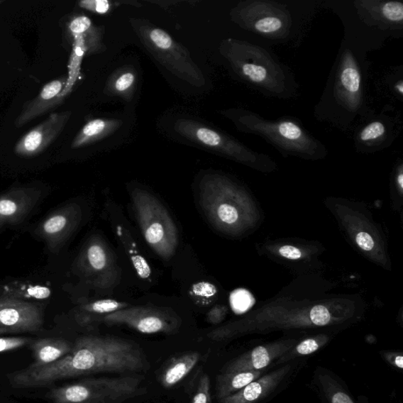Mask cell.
I'll use <instances>...</instances> for the list:
<instances>
[{"label":"cell","instance_id":"obj_1","mask_svg":"<svg viewBox=\"0 0 403 403\" xmlns=\"http://www.w3.org/2000/svg\"><path fill=\"white\" fill-rule=\"evenodd\" d=\"M145 354L138 346L116 337L85 336L77 340L68 355L57 362L9 374L17 390L50 385L56 381L96 373L136 372L147 368Z\"/></svg>","mask_w":403,"mask_h":403},{"label":"cell","instance_id":"obj_2","mask_svg":"<svg viewBox=\"0 0 403 403\" xmlns=\"http://www.w3.org/2000/svg\"><path fill=\"white\" fill-rule=\"evenodd\" d=\"M366 54L343 40L325 90L314 107L316 120L347 132L357 118L372 112L366 99Z\"/></svg>","mask_w":403,"mask_h":403},{"label":"cell","instance_id":"obj_3","mask_svg":"<svg viewBox=\"0 0 403 403\" xmlns=\"http://www.w3.org/2000/svg\"><path fill=\"white\" fill-rule=\"evenodd\" d=\"M324 6L342 21L343 40L363 53L383 48L387 40L402 38L403 4L385 0H327Z\"/></svg>","mask_w":403,"mask_h":403},{"label":"cell","instance_id":"obj_4","mask_svg":"<svg viewBox=\"0 0 403 403\" xmlns=\"http://www.w3.org/2000/svg\"><path fill=\"white\" fill-rule=\"evenodd\" d=\"M219 53L239 80L263 96L279 99L297 96L296 77L270 50L246 40L227 38L221 42Z\"/></svg>","mask_w":403,"mask_h":403},{"label":"cell","instance_id":"obj_5","mask_svg":"<svg viewBox=\"0 0 403 403\" xmlns=\"http://www.w3.org/2000/svg\"><path fill=\"white\" fill-rule=\"evenodd\" d=\"M221 114L240 132L260 136L283 156L319 160L328 155L326 146L308 132L297 118L266 119L243 108H230L222 111Z\"/></svg>","mask_w":403,"mask_h":403},{"label":"cell","instance_id":"obj_6","mask_svg":"<svg viewBox=\"0 0 403 403\" xmlns=\"http://www.w3.org/2000/svg\"><path fill=\"white\" fill-rule=\"evenodd\" d=\"M199 197L206 219L219 232L236 236L253 224V203L228 177L218 172L205 175L199 184Z\"/></svg>","mask_w":403,"mask_h":403},{"label":"cell","instance_id":"obj_7","mask_svg":"<svg viewBox=\"0 0 403 403\" xmlns=\"http://www.w3.org/2000/svg\"><path fill=\"white\" fill-rule=\"evenodd\" d=\"M275 0H244L233 7L229 16L243 30L263 39L284 44L294 38L301 27L297 6Z\"/></svg>","mask_w":403,"mask_h":403},{"label":"cell","instance_id":"obj_8","mask_svg":"<svg viewBox=\"0 0 403 403\" xmlns=\"http://www.w3.org/2000/svg\"><path fill=\"white\" fill-rule=\"evenodd\" d=\"M129 23L143 45L164 68L194 87H204L206 78L188 49L146 19L131 18Z\"/></svg>","mask_w":403,"mask_h":403},{"label":"cell","instance_id":"obj_9","mask_svg":"<svg viewBox=\"0 0 403 403\" xmlns=\"http://www.w3.org/2000/svg\"><path fill=\"white\" fill-rule=\"evenodd\" d=\"M141 375L89 378L54 388L45 398L53 403H123L145 394Z\"/></svg>","mask_w":403,"mask_h":403},{"label":"cell","instance_id":"obj_10","mask_svg":"<svg viewBox=\"0 0 403 403\" xmlns=\"http://www.w3.org/2000/svg\"><path fill=\"white\" fill-rule=\"evenodd\" d=\"M175 131L182 138L228 160L263 172L276 170L277 165L266 155L256 153L243 143L200 122L181 118L175 124Z\"/></svg>","mask_w":403,"mask_h":403},{"label":"cell","instance_id":"obj_11","mask_svg":"<svg viewBox=\"0 0 403 403\" xmlns=\"http://www.w3.org/2000/svg\"><path fill=\"white\" fill-rule=\"evenodd\" d=\"M131 198L143 238L158 256L168 260L179 243L175 222L161 202L146 190L134 188Z\"/></svg>","mask_w":403,"mask_h":403},{"label":"cell","instance_id":"obj_12","mask_svg":"<svg viewBox=\"0 0 403 403\" xmlns=\"http://www.w3.org/2000/svg\"><path fill=\"white\" fill-rule=\"evenodd\" d=\"M80 275L99 290L113 289L120 282V269L112 250L99 236L84 244L76 262Z\"/></svg>","mask_w":403,"mask_h":403},{"label":"cell","instance_id":"obj_13","mask_svg":"<svg viewBox=\"0 0 403 403\" xmlns=\"http://www.w3.org/2000/svg\"><path fill=\"white\" fill-rule=\"evenodd\" d=\"M93 321H101L110 326H125L148 335L172 334L181 326V320L174 311L168 309L143 307H128L99 316Z\"/></svg>","mask_w":403,"mask_h":403},{"label":"cell","instance_id":"obj_14","mask_svg":"<svg viewBox=\"0 0 403 403\" xmlns=\"http://www.w3.org/2000/svg\"><path fill=\"white\" fill-rule=\"evenodd\" d=\"M356 128L354 145L357 153H374L392 146L402 131V121L383 112L373 111Z\"/></svg>","mask_w":403,"mask_h":403},{"label":"cell","instance_id":"obj_15","mask_svg":"<svg viewBox=\"0 0 403 403\" xmlns=\"http://www.w3.org/2000/svg\"><path fill=\"white\" fill-rule=\"evenodd\" d=\"M43 324V313L37 304L0 294V334L37 332Z\"/></svg>","mask_w":403,"mask_h":403},{"label":"cell","instance_id":"obj_16","mask_svg":"<svg viewBox=\"0 0 403 403\" xmlns=\"http://www.w3.org/2000/svg\"><path fill=\"white\" fill-rule=\"evenodd\" d=\"M82 219V211L77 204L65 206L49 216L38 228L39 236L48 249L57 253L73 234Z\"/></svg>","mask_w":403,"mask_h":403},{"label":"cell","instance_id":"obj_17","mask_svg":"<svg viewBox=\"0 0 403 403\" xmlns=\"http://www.w3.org/2000/svg\"><path fill=\"white\" fill-rule=\"evenodd\" d=\"M70 116V111L50 114L48 118L18 141L14 147V153L21 157H33L40 154L61 134Z\"/></svg>","mask_w":403,"mask_h":403},{"label":"cell","instance_id":"obj_18","mask_svg":"<svg viewBox=\"0 0 403 403\" xmlns=\"http://www.w3.org/2000/svg\"><path fill=\"white\" fill-rule=\"evenodd\" d=\"M66 33L74 54L79 57L103 53L106 49L103 42L104 27L93 24L83 14L70 19Z\"/></svg>","mask_w":403,"mask_h":403},{"label":"cell","instance_id":"obj_19","mask_svg":"<svg viewBox=\"0 0 403 403\" xmlns=\"http://www.w3.org/2000/svg\"><path fill=\"white\" fill-rule=\"evenodd\" d=\"M40 197V192L31 188L13 189L0 196V228L23 222Z\"/></svg>","mask_w":403,"mask_h":403},{"label":"cell","instance_id":"obj_20","mask_svg":"<svg viewBox=\"0 0 403 403\" xmlns=\"http://www.w3.org/2000/svg\"><path fill=\"white\" fill-rule=\"evenodd\" d=\"M294 344V341H287L257 347L228 363L223 372L263 371L289 352Z\"/></svg>","mask_w":403,"mask_h":403},{"label":"cell","instance_id":"obj_21","mask_svg":"<svg viewBox=\"0 0 403 403\" xmlns=\"http://www.w3.org/2000/svg\"><path fill=\"white\" fill-rule=\"evenodd\" d=\"M68 82V77L62 76L46 84L39 95L24 106L23 111L16 118L14 125L21 128L35 118L53 109L63 99V90Z\"/></svg>","mask_w":403,"mask_h":403},{"label":"cell","instance_id":"obj_22","mask_svg":"<svg viewBox=\"0 0 403 403\" xmlns=\"http://www.w3.org/2000/svg\"><path fill=\"white\" fill-rule=\"evenodd\" d=\"M287 365L279 370L259 377L241 390L222 399L220 403H258L276 390L291 370Z\"/></svg>","mask_w":403,"mask_h":403},{"label":"cell","instance_id":"obj_23","mask_svg":"<svg viewBox=\"0 0 403 403\" xmlns=\"http://www.w3.org/2000/svg\"><path fill=\"white\" fill-rule=\"evenodd\" d=\"M201 354L199 351H188L172 358L165 365L160 372L158 380L160 385L169 390L176 386L189 375L200 361Z\"/></svg>","mask_w":403,"mask_h":403},{"label":"cell","instance_id":"obj_24","mask_svg":"<svg viewBox=\"0 0 403 403\" xmlns=\"http://www.w3.org/2000/svg\"><path fill=\"white\" fill-rule=\"evenodd\" d=\"M122 122L114 118H96L87 122L71 143L74 149L93 145L118 131Z\"/></svg>","mask_w":403,"mask_h":403},{"label":"cell","instance_id":"obj_25","mask_svg":"<svg viewBox=\"0 0 403 403\" xmlns=\"http://www.w3.org/2000/svg\"><path fill=\"white\" fill-rule=\"evenodd\" d=\"M35 362L33 367L52 364L69 354L73 347L60 338H46L34 341L31 345Z\"/></svg>","mask_w":403,"mask_h":403},{"label":"cell","instance_id":"obj_26","mask_svg":"<svg viewBox=\"0 0 403 403\" xmlns=\"http://www.w3.org/2000/svg\"><path fill=\"white\" fill-rule=\"evenodd\" d=\"M263 371L222 372L217 377L216 395L221 401L260 377Z\"/></svg>","mask_w":403,"mask_h":403},{"label":"cell","instance_id":"obj_27","mask_svg":"<svg viewBox=\"0 0 403 403\" xmlns=\"http://www.w3.org/2000/svg\"><path fill=\"white\" fill-rule=\"evenodd\" d=\"M138 82V76L134 69L127 67L121 68L108 79L104 88L106 96H116L126 101L131 100Z\"/></svg>","mask_w":403,"mask_h":403},{"label":"cell","instance_id":"obj_28","mask_svg":"<svg viewBox=\"0 0 403 403\" xmlns=\"http://www.w3.org/2000/svg\"><path fill=\"white\" fill-rule=\"evenodd\" d=\"M118 238L125 248L126 254L133 266L136 275L142 279L149 280L153 276V270L147 259L140 253L138 244L135 242L131 232L121 225L116 227Z\"/></svg>","mask_w":403,"mask_h":403},{"label":"cell","instance_id":"obj_29","mask_svg":"<svg viewBox=\"0 0 403 403\" xmlns=\"http://www.w3.org/2000/svg\"><path fill=\"white\" fill-rule=\"evenodd\" d=\"M129 307L124 302L114 299H101L82 305L78 309L77 319L83 325H88L96 319Z\"/></svg>","mask_w":403,"mask_h":403},{"label":"cell","instance_id":"obj_30","mask_svg":"<svg viewBox=\"0 0 403 403\" xmlns=\"http://www.w3.org/2000/svg\"><path fill=\"white\" fill-rule=\"evenodd\" d=\"M319 380L321 390L329 403H355L330 374L322 370L319 372Z\"/></svg>","mask_w":403,"mask_h":403},{"label":"cell","instance_id":"obj_31","mask_svg":"<svg viewBox=\"0 0 403 403\" xmlns=\"http://www.w3.org/2000/svg\"><path fill=\"white\" fill-rule=\"evenodd\" d=\"M329 341L327 336H318L314 337L308 338L302 341L296 347H293L285 355L280 357L277 364H282L290 360L294 359L301 356H306L313 354L321 349Z\"/></svg>","mask_w":403,"mask_h":403},{"label":"cell","instance_id":"obj_32","mask_svg":"<svg viewBox=\"0 0 403 403\" xmlns=\"http://www.w3.org/2000/svg\"><path fill=\"white\" fill-rule=\"evenodd\" d=\"M2 294L23 300L28 298L45 299L50 297L52 291L45 286L19 284L7 286Z\"/></svg>","mask_w":403,"mask_h":403},{"label":"cell","instance_id":"obj_33","mask_svg":"<svg viewBox=\"0 0 403 403\" xmlns=\"http://www.w3.org/2000/svg\"><path fill=\"white\" fill-rule=\"evenodd\" d=\"M218 293L217 287L206 280L194 284L189 290L191 298L200 307L211 305L217 299Z\"/></svg>","mask_w":403,"mask_h":403},{"label":"cell","instance_id":"obj_34","mask_svg":"<svg viewBox=\"0 0 403 403\" xmlns=\"http://www.w3.org/2000/svg\"><path fill=\"white\" fill-rule=\"evenodd\" d=\"M230 305L237 314L247 312L255 304L253 296L247 290L236 289L230 294Z\"/></svg>","mask_w":403,"mask_h":403},{"label":"cell","instance_id":"obj_35","mask_svg":"<svg viewBox=\"0 0 403 403\" xmlns=\"http://www.w3.org/2000/svg\"><path fill=\"white\" fill-rule=\"evenodd\" d=\"M191 403H212L211 380L206 373L200 376Z\"/></svg>","mask_w":403,"mask_h":403},{"label":"cell","instance_id":"obj_36","mask_svg":"<svg viewBox=\"0 0 403 403\" xmlns=\"http://www.w3.org/2000/svg\"><path fill=\"white\" fill-rule=\"evenodd\" d=\"M313 326H326L333 321L332 314L324 306H316L309 311Z\"/></svg>","mask_w":403,"mask_h":403},{"label":"cell","instance_id":"obj_37","mask_svg":"<svg viewBox=\"0 0 403 403\" xmlns=\"http://www.w3.org/2000/svg\"><path fill=\"white\" fill-rule=\"evenodd\" d=\"M114 2L108 0H84L78 3L81 9L98 14L110 13L115 6Z\"/></svg>","mask_w":403,"mask_h":403},{"label":"cell","instance_id":"obj_38","mask_svg":"<svg viewBox=\"0 0 403 403\" xmlns=\"http://www.w3.org/2000/svg\"><path fill=\"white\" fill-rule=\"evenodd\" d=\"M31 339L25 337H0V353H4L23 348L30 343Z\"/></svg>","mask_w":403,"mask_h":403},{"label":"cell","instance_id":"obj_39","mask_svg":"<svg viewBox=\"0 0 403 403\" xmlns=\"http://www.w3.org/2000/svg\"><path fill=\"white\" fill-rule=\"evenodd\" d=\"M227 309L224 306L219 305L214 307L206 315V320L212 325H217L225 319Z\"/></svg>","mask_w":403,"mask_h":403},{"label":"cell","instance_id":"obj_40","mask_svg":"<svg viewBox=\"0 0 403 403\" xmlns=\"http://www.w3.org/2000/svg\"><path fill=\"white\" fill-rule=\"evenodd\" d=\"M279 254L289 260H298L302 256V251L293 246L285 245L279 249Z\"/></svg>","mask_w":403,"mask_h":403},{"label":"cell","instance_id":"obj_41","mask_svg":"<svg viewBox=\"0 0 403 403\" xmlns=\"http://www.w3.org/2000/svg\"><path fill=\"white\" fill-rule=\"evenodd\" d=\"M356 242L358 245L364 250L370 251L374 248V241L368 233H358L356 237Z\"/></svg>","mask_w":403,"mask_h":403},{"label":"cell","instance_id":"obj_42","mask_svg":"<svg viewBox=\"0 0 403 403\" xmlns=\"http://www.w3.org/2000/svg\"><path fill=\"white\" fill-rule=\"evenodd\" d=\"M385 358L387 361L390 362L397 368L402 370L403 368V357L400 354H395V353H388L386 354Z\"/></svg>","mask_w":403,"mask_h":403},{"label":"cell","instance_id":"obj_43","mask_svg":"<svg viewBox=\"0 0 403 403\" xmlns=\"http://www.w3.org/2000/svg\"><path fill=\"white\" fill-rule=\"evenodd\" d=\"M392 91L394 94L399 98L400 101L403 99V79L399 77L397 80L394 81L392 86Z\"/></svg>","mask_w":403,"mask_h":403},{"label":"cell","instance_id":"obj_44","mask_svg":"<svg viewBox=\"0 0 403 403\" xmlns=\"http://www.w3.org/2000/svg\"><path fill=\"white\" fill-rule=\"evenodd\" d=\"M397 184L400 192L403 189V170L402 165H399V169L397 170Z\"/></svg>","mask_w":403,"mask_h":403}]
</instances>
